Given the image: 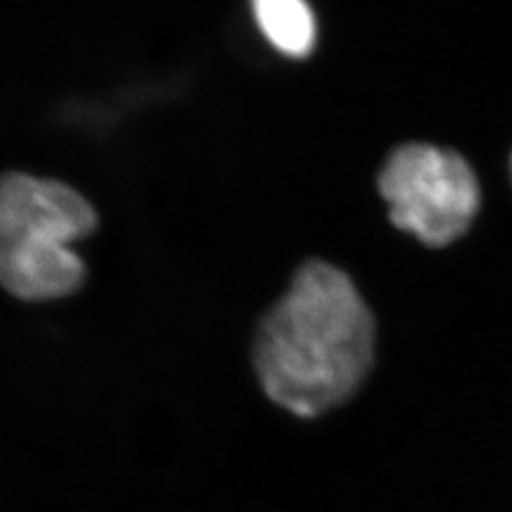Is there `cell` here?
Masks as SVG:
<instances>
[{"label":"cell","mask_w":512,"mask_h":512,"mask_svg":"<svg viewBox=\"0 0 512 512\" xmlns=\"http://www.w3.org/2000/svg\"><path fill=\"white\" fill-rule=\"evenodd\" d=\"M376 344L374 313L353 279L330 262L310 260L260 319L253 368L272 403L311 420L359 393Z\"/></svg>","instance_id":"cell-1"},{"label":"cell","mask_w":512,"mask_h":512,"mask_svg":"<svg viewBox=\"0 0 512 512\" xmlns=\"http://www.w3.org/2000/svg\"><path fill=\"white\" fill-rule=\"evenodd\" d=\"M256 23L268 42L289 57H306L315 46L317 25L306 0H251Z\"/></svg>","instance_id":"cell-4"},{"label":"cell","mask_w":512,"mask_h":512,"mask_svg":"<svg viewBox=\"0 0 512 512\" xmlns=\"http://www.w3.org/2000/svg\"><path fill=\"white\" fill-rule=\"evenodd\" d=\"M511 173H512V158H511Z\"/></svg>","instance_id":"cell-5"},{"label":"cell","mask_w":512,"mask_h":512,"mask_svg":"<svg viewBox=\"0 0 512 512\" xmlns=\"http://www.w3.org/2000/svg\"><path fill=\"white\" fill-rule=\"evenodd\" d=\"M97 213L67 184L27 173L0 179V287L29 304L76 293L86 264L73 245L88 238Z\"/></svg>","instance_id":"cell-2"},{"label":"cell","mask_w":512,"mask_h":512,"mask_svg":"<svg viewBox=\"0 0 512 512\" xmlns=\"http://www.w3.org/2000/svg\"><path fill=\"white\" fill-rule=\"evenodd\" d=\"M389 219L427 247H448L473 224L480 205L475 171L448 148L410 143L397 148L378 179Z\"/></svg>","instance_id":"cell-3"}]
</instances>
